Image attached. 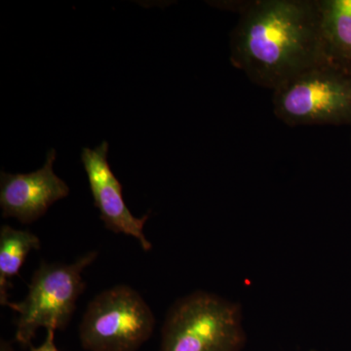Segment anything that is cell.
Wrapping results in <instances>:
<instances>
[{
    "label": "cell",
    "instance_id": "cell-9",
    "mask_svg": "<svg viewBox=\"0 0 351 351\" xmlns=\"http://www.w3.org/2000/svg\"><path fill=\"white\" fill-rule=\"evenodd\" d=\"M40 249L38 235L29 230H15L4 225L0 228V304H9V290L13 277L19 276L25 258L32 250Z\"/></svg>",
    "mask_w": 351,
    "mask_h": 351
},
{
    "label": "cell",
    "instance_id": "cell-5",
    "mask_svg": "<svg viewBox=\"0 0 351 351\" xmlns=\"http://www.w3.org/2000/svg\"><path fill=\"white\" fill-rule=\"evenodd\" d=\"M156 317L142 295L130 286L104 291L88 304L80 326L87 351H137L149 341Z\"/></svg>",
    "mask_w": 351,
    "mask_h": 351
},
{
    "label": "cell",
    "instance_id": "cell-1",
    "mask_svg": "<svg viewBox=\"0 0 351 351\" xmlns=\"http://www.w3.org/2000/svg\"><path fill=\"white\" fill-rule=\"evenodd\" d=\"M230 61L252 82L272 91L326 63L318 0L247 2L230 36Z\"/></svg>",
    "mask_w": 351,
    "mask_h": 351
},
{
    "label": "cell",
    "instance_id": "cell-11",
    "mask_svg": "<svg viewBox=\"0 0 351 351\" xmlns=\"http://www.w3.org/2000/svg\"><path fill=\"white\" fill-rule=\"evenodd\" d=\"M0 351H15L14 350L13 346L11 343L5 341V339H1L0 341Z\"/></svg>",
    "mask_w": 351,
    "mask_h": 351
},
{
    "label": "cell",
    "instance_id": "cell-6",
    "mask_svg": "<svg viewBox=\"0 0 351 351\" xmlns=\"http://www.w3.org/2000/svg\"><path fill=\"white\" fill-rule=\"evenodd\" d=\"M108 143L104 141L94 149L83 147L82 161L87 174L95 207L108 230L130 235L138 240L143 250H152V245L144 233L149 214L137 218L131 213L123 195L122 184L113 174L108 161Z\"/></svg>",
    "mask_w": 351,
    "mask_h": 351
},
{
    "label": "cell",
    "instance_id": "cell-7",
    "mask_svg": "<svg viewBox=\"0 0 351 351\" xmlns=\"http://www.w3.org/2000/svg\"><path fill=\"white\" fill-rule=\"evenodd\" d=\"M54 149L47 152L40 169L29 174H0V207L3 218L29 225L44 216L55 202L66 197L69 188L53 170Z\"/></svg>",
    "mask_w": 351,
    "mask_h": 351
},
{
    "label": "cell",
    "instance_id": "cell-8",
    "mask_svg": "<svg viewBox=\"0 0 351 351\" xmlns=\"http://www.w3.org/2000/svg\"><path fill=\"white\" fill-rule=\"evenodd\" d=\"M326 63L351 75V0H318Z\"/></svg>",
    "mask_w": 351,
    "mask_h": 351
},
{
    "label": "cell",
    "instance_id": "cell-3",
    "mask_svg": "<svg viewBox=\"0 0 351 351\" xmlns=\"http://www.w3.org/2000/svg\"><path fill=\"white\" fill-rule=\"evenodd\" d=\"M97 257L98 252L91 251L71 265L40 263L32 277L25 299L7 304L18 313L15 335L18 343L29 348L40 328L57 331L68 327L78 298L86 288L82 272Z\"/></svg>",
    "mask_w": 351,
    "mask_h": 351
},
{
    "label": "cell",
    "instance_id": "cell-2",
    "mask_svg": "<svg viewBox=\"0 0 351 351\" xmlns=\"http://www.w3.org/2000/svg\"><path fill=\"white\" fill-rule=\"evenodd\" d=\"M246 341L240 304L196 291L170 307L159 351H242Z\"/></svg>",
    "mask_w": 351,
    "mask_h": 351
},
{
    "label": "cell",
    "instance_id": "cell-10",
    "mask_svg": "<svg viewBox=\"0 0 351 351\" xmlns=\"http://www.w3.org/2000/svg\"><path fill=\"white\" fill-rule=\"evenodd\" d=\"M45 341L40 346H29V351H60L55 345V330L48 329Z\"/></svg>",
    "mask_w": 351,
    "mask_h": 351
},
{
    "label": "cell",
    "instance_id": "cell-12",
    "mask_svg": "<svg viewBox=\"0 0 351 351\" xmlns=\"http://www.w3.org/2000/svg\"><path fill=\"white\" fill-rule=\"evenodd\" d=\"M311 351H316V350H311Z\"/></svg>",
    "mask_w": 351,
    "mask_h": 351
},
{
    "label": "cell",
    "instance_id": "cell-4",
    "mask_svg": "<svg viewBox=\"0 0 351 351\" xmlns=\"http://www.w3.org/2000/svg\"><path fill=\"white\" fill-rule=\"evenodd\" d=\"M272 105L289 126L351 125V75L317 64L274 90Z\"/></svg>",
    "mask_w": 351,
    "mask_h": 351
}]
</instances>
